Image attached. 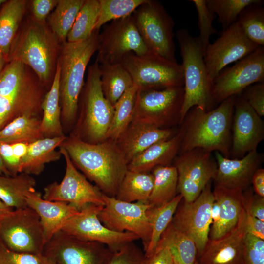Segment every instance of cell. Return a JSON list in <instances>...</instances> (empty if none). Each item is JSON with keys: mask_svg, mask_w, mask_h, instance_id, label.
<instances>
[{"mask_svg": "<svg viewBox=\"0 0 264 264\" xmlns=\"http://www.w3.org/2000/svg\"><path fill=\"white\" fill-rule=\"evenodd\" d=\"M174 159L178 174L177 191L185 203L194 201L207 183L214 179L217 165L211 153L195 148L179 154Z\"/></svg>", "mask_w": 264, "mask_h": 264, "instance_id": "obj_13", "label": "cell"}, {"mask_svg": "<svg viewBox=\"0 0 264 264\" xmlns=\"http://www.w3.org/2000/svg\"><path fill=\"white\" fill-rule=\"evenodd\" d=\"M66 136L44 138L28 144L25 155L21 159L19 173L38 175L46 164L59 160L62 154L56 149L60 147Z\"/></svg>", "mask_w": 264, "mask_h": 264, "instance_id": "obj_27", "label": "cell"}, {"mask_svg": "<svg viewBox=\"0 0 264 264\" xmlns=\"http://www.w3.org/2000/svg\"><path fill=\"white\" fill-rule=\"evenodd\" d=\"M7 63L6 57L0 52V74Z\"/></svg>", "mask_w": 264, "mask_h": 264, "instance_id": "obj_60", "label": "cell"}, {"mask_svg": "<svg viewBox=\"0 0 264 264\" xmlns=\"http://www.w3.org/2000/svg\"><path fill=\"white\" fill-rule=\"evenodd\" d=\"M85 0H58L52 13L49 24L57 39L66 41L77 14Z\"/></svg>", "mask_w": 264, "mask_h": 264, "instance_id": "obj_39", "label": "cell"}, {"mask_svg": "<svg viewBox=\"0 0 264 264\" xmlns=\"http://www.w3.org/2000/svg\"><path fill=\"white\" fill-rule=\"evenodd\" d=\"M196 9L198 17L199 36L198 37L202 51L204 52L209 45L210 37L217 31L213 26L215 14L207 7L206 0H190Z\"/></svg>", "mask_w": 264, "mask_h": 264, "instance_id": "obj_45", "label": "cell"}, {"mask_svg": "<svg viewBox=\"0 0 264 264\" xmlns=\"http://www.w3.org/2000/svg\"><path fill=\"white\" fill-rule=\"evenodd\" d=\"M236 96L226 98L209 111L198 106L190 109L178 130L181 136L178 154L201 148L230 157L231 126Z\"/></svg>", "mask_w": 264, "mask_h": 264, "instance_id": "obj_2", "label": "cell"}, {"mask_svg": "<svg viewBox=\"0 0 264 264\" xmlns=\"http://www.w3.org/2000/svg\"><path fill=\"white\" fill-rule=\"evenodd\" d=\"M215 156L217 165L215 185L242 191L251 183L253 176L263 160V155L257 150L241 158H226L218 152H215Z\"/></svg>", "mask_w": 264, "mask_h": 264, "instance_id": "obj_22", "label": "cell"}, {"mask_svg": "<svg viewBox=\"0 0 264 264\" xmlns=\"http://www.w3.org/2000/svg\"><path fill=\"white\" fill-rule=\"evenodd\" d=\"M180 142L181 136L178 131L170 138L157 142L145 150L128 164V170L150 172L158 166H171L179 153Z\"/></svg>", "mask_w": 264, "mask_h": 264, "instance_id": "obj_26", "label": "cell"}, {"mask_svg": "<svg viewBox=\"0 0 264 264\" xmlns=\"http://www.w3.org/2000/svg\"><path fill=\"white\" fill-rule=\"evenodd\" d=\"M194 264H199L197 260H196Z\"/></svg>", "mask_w": 264, "mask_h": 264, "instance_id": "obj_62", "label": "cell"}, {"mask_svg": "<svg viewBox=\"0 0 264 264\" xmlns=\"http://www.w3.org/2000/svg\"><path fill=\"white\" fill-rule=\"evenodd\" d=\"M15 157L21 161L25 155L28 149V144L24 143H15L11 144Z\"/></svg>", "mask_w": 264, "mask_h": 264, "instance_id": "obj_56", "label": "cell"}, {"mask_svg": "<svg viewBox=\"0 0 264 264\" xmlns=\"http://www.w3.org/2000/svg\"><path fill=\"white\" fill-rule=\"evenodd\" d=\"M145 260L144 253L131 242L117 250H110L102 264H144Z\"/></svg>", "mask_w": 264, "mask_h": 264, "instance_id": "obj_46", "label": "cell"}, {"mask_svg": "<svg viewBox=\"0 0 264 264\" xmlns=\"http://www.w3.org/2000/svg\"><path fill=\"white\" fill-rule=\"evenodd\" d=\"M82 92L80 115L72 134L89 143L102 142L107 140L114 109L103 95L96 60L88 67Z\"/></svg>", "mask_w": 264, "mask_h": 264, "instance_id": "obj_5", "label": "cell"}, {"mask_svg": "<svg viewBox=\"0 0 264 264\" xmlns=\"http://www.w3.org/2000/svg\"><path fill=\"white\" fill-rule=\"evenodd\" d=\"M0 154L11 176L19 174L20 161L15 157L11 144L0 142Z\"/></svg>", "mask_w": 264, "mask_h": 264, "instance_id": "obj_52", "label": "cell"}, {"mask_svg": "<svg viewBox=\"0 0 264 264\" xmlns=\"http://www.w3.org/2000/svg\"><path fill=\"white\" fill-rule=\"evenodd\" d=\"M60 147L67 152L76 168L106 195L115 197L128 170V164L116 142L107 139L92 144L71 134Z\"/></svg>", "mask_w": 264, "mask_h": 264, "instance_id": "obj_1", "label": "cell"}, {"mask_svg": "<svg viewBox=\"0 0 264 264\" xmlns=\"http://www.w3.org/2000/svg\"><path fill=\"white\" fill-rule=\"evenodd\" d=\"M151 172L154 183L147 204L150 207L159 206L171 201L176 195L178 174L174 166H158Z\"/></svg>", "mask_w": 264, "mask_h": 264, "instance_id": "obj_35", "label": "cell"}, {"mask_svg": "<svg viewBox=\"0 0 264 264\" xmlns=\"http://www.w3.org/2000/svg\"><path fill=\"white\" fill-rule=\"evenodd\" d=\"M96 61L99 65L121 63L129 53L141 55L149 52L132 15L112 21L98 38Z\"/></svg>", "mask_w": 264, "mask_h": 264, "instance_id": "obj_11", "label": "cell"}, {"mask_svg": "<svg viewBox=\"0 0 264 264\" xmlns=\"http://www.w3.org/2000/svg\"><path fill=\"white\" fill-rule=\"evenodd\" d=\"M58 0H34L32 10L36 22L44 24L50 12L56 6Z\"/></svg>", "mask_w": 264, "mask_h": 264, "instance_id": "obj_51", "label": "cell"}, {"mask_svg": "<svg viewBox=\"0 0 264 264\" xmlns=\"http://www.w3.org/2000/svg\"><path fill=\"white\" fill-rule=\"evenodd\" d=\"M214 200L219 207V220L210 227L209 239H219L237 225L245 210L243 191L215 185L213 191Z\"/></svg>", "mask_w": 264, "mask_h": 264, "instance_id": "obj_24", "label": "cell"}, {"mask_svg": "<svg viewBox=\"0 0 264 264\" xmlns=\"http://www.w3.org/2000/svg\"><path fill=\"white\" fill-rule=\"evenodd\" d=\"M256 195L264 197V169L258 168L254 173L251 181Z\"/></svg>", "mask_w": 264, "mask_h": 264, "instance_id": "obj_55", "label": "cell"}, {"mask_svg": "<svg viewBox=\"0 0 264 264\" xmlns=\"http://www.w3.org/2000/svg\"><path fill=\"white\" fill-rule=\"evenodd\" d=\"M121 63L138 89L184 86L181 65L156 53L149 52L138 55L130 52Z\"/></svg>", "mask_w": 264, "mask_h": 264, "instance_id": "obj_7", "label": "cell"}, {"mask_svg": "<svg viewBox=\"0 0 264 264\" xmlns=\"http://www.w3.org/2000/svg\"><path fill=\"white\" fill-rule=\"evenodd\" d=\"M27 1L6 0L0 9V52L7 58L22 20L26 10Z\"/></svg>", "mask_w": 264, "mask_h": 264, "instance_id": "obj_29", "label": "cell"}, {"mask_svg": "<svg viewBox=\"0 0 264 264\" xmlns=\"http://www.w3.org/2000/svg\"><path fill=\"white\" fill-rule=\"evenodd\" d=\"M177 132L172 128L132 121L115 142L128 164L152 145L170 138Z\"/></svg>", "mask_w": 264, "mask_h": 264, "instance_id": "obj_23", "label": "cell"}, {"mask_svg": "<svg viewBox=\"0 0 264 264\" xmlns=\"http://www.w3.org/2000/svg\"><path fill=\"white\" fill-rule=\"evenodd\" d=\"M247 233L245 210L236 226L223 237L208 239L198 256L199 264H243V251Z\"/></svg>", "mask_w": 264, "mask_h": 264, "instance_id": "obj_21", "label": "cell"}, {"mask_svg": "<svg viewBox=\"0 0 264 264\" xmlns=\"http://www.w3.org/2000/svg\"><path fill=\"white\" fill-rule=\"evenodd\" d=\"M99 30L88 38L76 42H63L58 61L61 118L64 124L71 125L76 119L84 75L91 57L97 51Z\"/></svg>", "mask_w": 264, "mask_h": 264, "instance_id": "obj_3", "label": "cell"}, {"mask_svg": "<svg viewBox=\"0 0 264 264\" xmlns=\"http://www.w3.org/2000/svg\"><path fill=\"white\" fill-rule=\"evenodd\" d=\"M214 197L209 181L193 202L178 205L171 223L195 243L198 256L209 239L212 224L211 210Z\"/></svg>", "mask_w": 264, "mask_h": 264, "instance_id": "obj_16", "label": "cell"}, {"mask_svg": "<svg viewBox=\"0 0 264 264\" xmlns=\"http://www.w3.org/2000/svg\"><path fill=\"white\" fill-rule=\"evenodd\" d=\"M245 213L247 232L264 240V221Z\"/></svg>", "mask_w": 264, "mask_h": 264, "instance_id": "obj_54", "label": "cell"}, {"mask_svg": "<svg viewBox=\"0 0 264 264\" xmlns=\"http://www.w3.org/2000/svg\"><path fill=\"white\" fill-rule=\"evenodd\" d=\"M182 200V196L176 195L168 203L159 206L150 207L147 210V215L151 229V236L144 251L145 257L151 256L154 252L162 234L171 222Z\"/></svg>", "mask_w": 264, "mask_h": 264, "instance_id": "obj_37", "label": "cell"}, {"mask_svg": "<svg viewBox=\"0 0 264 264\" xmlns=\"http://www.w3.org/2000/svg\"><path fill=\"white\" fill-rule=\"evenodd\" d=\"M233 112L230 156L241 158L263 140L264 122L241 94L236 96Z\"/></svg>", "mask_w": 264, "mask_h": 264, "instance_id": "obj_20", "label": "cell"}, {"mask_svg": "<svg viewBox=\"0 0 264 264\" xmlns=\"http://www.w3.org/2000/svg\"><path fill=\"white\" fill-rule=\"evenodd\" d=\"M59 148L66 161L65 173L60 183L53 182L44 187L43 198L69 203L79 211L89 204L104 206L103 193L77 170L66 150Z\"/></svg>", "mask_w": 264, "mask_h": 264, "instance_id": "obj_12", "label": "cell"}, {"mask_svg": "<svg viewBox=\"0 0 264 264\" xmlns=\"http://www.w3.org/2000/svg\"><path fill=\"white\" fill-rule=\"evenodd\" d=\"M247 191L243 194L245 211L264 221V197L253 195L250 189Z\"/></svg>", "mask_w": 264, "mask_h": 264, "instance_id": "obj_50", "label": "cell"}, {"mask_svg": "<svg viewBox=\"0 0 264 264\" xmlns=\"http://www.w3.org/2000/svg\"><path fill=\"white\" fill-rule=\"evenodd\" d=\"M110 251L102 243L82 240L60 230L46 243L41 254L55 264H102Z\"/></svg>", "mask_w": 264, "mask_h": 264, "instance_id": "obj_19", "label": "cell"}, {"mask_svg": "<svg viewBox=\"0 0 264 264\" xmlns=\"http://www.w3.org/2000/svg\"><path fill=\"white\" fill-rule=\"evenodd\" d=\"M179 44L184 77V95L180 111L181 124L191 108L198 106L206 111L215 104L213 82L206 70L202 51L198 37H193L187 29H179L176 33Z\"/></svg>", "mask_w": 264, "mask_h": 264, "instance_id": "obj_4", "label": "cell"}, {"mask_svg": "<svg viewBox=\"0 0 264 264\" xmlns=\"http://www.w3.org/2000/svg\"><path fill=\"white\" fill-rule=\"evenodd\" d=\"M240 94L261 117L264 116V82L252 84Z\"/></svg>", "mask_w": 264, "mask_h": 264, "instance_id": "obj_48", "label": "cell"}, {"mask_svg": "<svg viewBox=\"0 0 264 264\" xmlns=\"http://www.w3.org/2000/svg\"><path fill=\"white\" fill-rule=\"evenodd\" d=\"M41 119L38 116L18 117L0 130V142L9 144L24 143L29 144L44 138L40 130Z\"/></svg>", "mask_w": 264, "mask_h": 264, "instance_id": "obj_34", "label": "cell"}, {"mask_svg": "<svg viewBox=\"0 0 264 264\" xmlns=\"http://www.w3.org/2000/svg\"><path fill=\"white\" fill-rule=\"evenodd\" d=\"M36 181L30 175L21 173L15 176L0 175V199L15 209L27 207V194L35 191Z\"/></svg>", "mask_w": 264, "mask_h": 264, "instance_id": "obj_30", "label": "cell"}, {"mask_svg": "<svg viewBox=\"0 0 264 264\" xmlns=\"http://www.w3.org/2000/svg\"><path fill=\"white\" fill-rule=\"evenodd\" d=\"M99 12V0H85L67 35L66 41L79 42L90 36L94 30Z\"/></svg>", "mask_w": 264, "mask_h": 264, "instance_id": "obj_41", "label": "cell"}, {"mask_svg": "<svg viewBox=\"0 0 264 264\" xmlns=\"http://www.w3.org/2000/svg\"><path fill=\"white\" fill-rule=\"evenodd\" d=\"M6 0H0V5L4 3Z\"/></svg>", "mask_w": 264, "mask_h": 264, "instance_id": "obj_61", "label": "cell"}, {"mask_svg": "<svg viewBox=\"0 0 264 264\" xmlns=\"http://www.w3.org/2000/svg\"><path fill=\"white\" fill-rule=\"evenodd\" d=\"M158 244L168 246L174 264H194L197 260V249L195 243L171 222L162 234Z\"/></svg>", "mask_w": 264, "mask_h": 264, "instance_id": "obj_36", "label": "cell"}, {"mask_svg": "<svg viewBox=\"0 0 264 264\" xmlns=\"http://www.w3.org/2000/svg\"><path fill=\"white\" fill-rule=\"evenodd\" d=\"M102 206L88 205L68 219L61 230L82 240L102 243L111 251L139 239L133 233L114 231L105 226L98 217Z\"/></svg>", "mask_w": 264, "mask_h": 264, "instance_id": "obj_17", "label": "cell"}, {"mask_svg": "<svg viewBox=\"0 0 264 264\" xmlns=\"http://www.w3.org/2000/svg\"><path fill=\"white\" fill-rule=\"evenodd\" d=\"M154 183L151 172L127 170L118 189L115 198L127 202L147 204Z\"/></svg>", "mask_w": 264, "mask_h": 264, "instance_id": "obj_32", "label": "cell"}, {"mask_svg": "<svg viewBox=\"0 0 264 264\" xmlns=\"http://www.w3.org/2000/svg\"><path fill=\"white\" fill-rule=\"evenodd\" d=\"M103 200L104 205L98 214L102 223L114 231L130 232L136 235L142 240L144 251L151 236V229L147 215L150 206L139 202L121 201L104 193Z\"/></svg>", "mask_w": 264, "mask_h": 264, "instance_id": "obj_14", "label": "cell"}, {"mask_svg": "<svg viewBox=\"0 0 264 264\" xmlns=\"http://www.w3.org/2000/svg\"><path fill=\"white\" fill-rule=\"evenodd\" d=\"M55 36L44 24L35 22L17 36L7 63L17 60L30 66L43 82L50 78L56 52Z\"/></svg>", "mask_w": 264, "mask_h": 264, "instance_id": "obj_6", "label": "cell"}, {"mask_svg": "<svg viewBox=\"0 0 264 264\" xmlns=\"http://www.w3.org/2000/svg\"><path fill=\"white\" fill-rule=\"evenodd\" d=\"M173 264H174L173 263Z\"/></svg>", "mask_w": 264, "mask_h": 264, "instance_id": "obj_63", "label": "cell"}, {"mask_svg": "<svg viewBox=\"0 0 264 264\" xmlns=\"http://www.w3.org/2000/svg\"><path fill=\"white\" fill-rule=\"evenodd\" d=\"M184 95V86L138 89L132 121L164 129L176 123L179 124Z\"/></svg>", "mask_w": 264, "mask_h": 264, "instance_id": "obj_9", "label": "cell"}, {"mask_svg": "<svg viewBox=\"0 0 264 264\" xmlns=\"http://www.w3.org/2000/svg\"><path fill=\"white\" fill-rule=\"evenodd\" d=\"M60 68L57 62L51 87L41 103L43 112L40 125L44 138H52L65 135L61 123V109L60 103Z\"/></svg>", "mask_w": 264, "mask_h": 264, "instance_id": "obj_28", "label": "cell"}, {"mask_svg": "<svg viewBox=\"0 0 264 264\" xmlns=\"http://www.w3.org/2000/svg\"><path fill=\"white\" fill-rule=\"evenodd\" d=\"M100 82L105 98L113 107L122 95L134 85L121 63L99 65Z\"/></svg>", "mask_w": 264, "mask_h": 264, "instance_id": "obj_31", "label": "cell"}, {"mask_svg": "<svg viewBox=\"0 0 264 264\" xmlns=\"http://www.w3.org/2000/svg\"><path fill=\"white\" fill-rule=\"evenodd\" d=\"M208 8L218 17L223 31L237 22L241 12L253 5L262 4V0H206Z\"/></svg>", "mask_w": 264, "mask_h": 264, "instance_id": "obj_42", "label": "cell"}, {"mask_svg": "<svg viewBox=\"0 0 264 264\" xmlns=\"http://www.w3.org/2000/svg\"><path fill=\"white\" fill-rule=\"evenodd\" d=\"M42 264H55L51 258L43 254L39 255Z\"/></svg>", "mask_w": 264, "mask_h": 264, "instance_id": "obj_58", "label": "cell"}, {"mask_svg": "<svg viewBox=\"0 0 264 264\" xmlns=\"http://www.w3.org/2000/svg\"><path fill=\"white\" fill-rule=\"evenodd\" d=\"M146 0H99V12L94 30L107 22L132 14Z\"/></svg>", "mask_w": 264, "mask_h": 264, "instance_id": "obj_44", "label": "cell"}, {"mask_svg": "<svg viewBox=\"0 0 264 264\" xmlns=\"http://www.w3.org/2000/svg\"><path fill=\"white\" fill-rule=\"evenodd\" d=\"M0 175L11 176L10 173L5 167L0 154Z\"/></svg>", "mask_w": 264, "mask_h": 264, "instance_id": "obj_59", "label": "cell"}, {"mask_svg": "<svg viewBox=\"0 0 264 264\" xmlns=\"http://www.w3.org/2000/svg\"><path fill=\"white\" fill-rule=\"evenodd\" d=\"M38 95L17 98L0 96V130L14 119L23 115L37 116L41 103Z\"/></svg>", "mask_w": 264, "mask_h": 264, "instance_id": "obj_38", "label": "cell"}, {"mask_svg": "<svg viewBox=\"0 0 264 264\" xmlns=\"http://www.w3.org/2000/svg\"><path fill=\"white\" fill-rule=\"evenodd\" d=\"M24 65L17 60L6 63L0 74V96L17 98L37 92L26 80Z\"/></svg>", "mask_w": 264, "mask_h": 264, "instance_id": "obj_33", "label": "cell"}, {"mask_svg": "<svg viewBox=\"0 0 264 264\" xmlns=\"http://www.w3.org/2000/svg\"><path fill=\"white\" fill-rule=\"evenodd\" d=\"M26 202L27 206L34 210L40 218L45 243L61 230L68 219L80 211L69 203L44 199L36 190L27 194Z\"/></svg>", "mask_w": 264, "mask_h": 264, "instance_id": "obj_25", "label": "cell"}, {"mask_svg": "<svg viewBox=\"0 0 264 264\" xmlns=\"http://www.w3.org/2000/svg\"><path fill=\"white\" fill-rule=\"evenodd\" d=\"M243 264H264V240L247 232L244 240Z\"/></svg>", "mask_w": 264, "mask_h": 264, "instance_id": "obj_47", "label": "cell"}, {"mask_svg": "<svg viewBox=\"0 0 264 264\" xmlns=\"http://www.w3.org/2000/svg\"><path fill=\"white\" fill-rule=\"evenodd\" d=\"M144 44L152 52L176 61L174 21L158 1L146 0L132 14Z\"/></svg>", "mask_w": 264, "mask_h": 264, "instance_id": "obj_8", "label": "cell"}, {"mask_svg": "<svg viewBox=\"0 0 264 264\" xmlns=\"http://www.w3.org/2000/svg\"><path fill=\"white\" fill-rule=\"evenodd\" d=\"M0 264H42L39 256L8 249L0 240Z\"/></svg>", "mask_w": 264, "mask_h": 264, "instance_id": "obj_49", "label": "cell"}, {"mask_svg": "<svg viewBox=\"0 0 264 264\" xmlns=\"http://www.w3.org/2000/svg\"><path fill=\"white\" fill-rule=\"evenodd\" d=\"M137 90V87L133 85L122 95L114 106L107 139L116 142L132 122Z\"/></svg>", "mask_w": 264, "mask_h": 264, "instance_id": "obj_40", "label": "cell"}, {"mask_svg": "<svg viewBox=\"0 0 264 264\" xmlns=\"http://www.w3.org/2000/svg\"><path fill=\"white\" fill-rule=\"evenodd\" d=\"M13 210L12 208L7 206L0 199V220L9 215Z\"/></svg>", "mask_w": 264, "mask_h": 264, "instance_id": "obj_57", "label": "cell"}, {"mask_svg": "<svg viewBox=\"0 0 264 264\" xmlns=\"http://www.w3.org/2000/svg\"><path fill=\"white\" fill-rule=\"evenodd\" d=\"M169 248L166 245L158 244L154 252L145 257L144 264H173Z\"/></svg>", "mask_w": 264, "mask_h": 264, "instance_id": "obj_53", "label": "cell"}, {"mask_svg": "<svg viewBox=\"0 0 264 264\" xmlns=\"http://www.w3.org/2000/svg\"><path fill=\"white\" fill-rule=\"evenodd\" d=\"M264 82V47L254 51L223 69L213 82V97L215 103L241 93L249 86Z\"/></svg>", "mask_w": 264, "mask_h": 264, "instance_id": "obj_15", "label": "cell"}, {"mask_svg": "<svg viewBox=\"0 0 264 264\" xmlns=\"http://www.w3.org/2000/svg\"><path fill=\"white\" fill-rule=\"evenodd\" d=\"M259 46L245 35L236 22L209 44L203 54L208 77L211 82L228 65L254 51Z\"/></svg>", "mask_w": 264, "mask_h": 264, "instance_id": "obj_18", "label": "cell"}, {"mask_svg": "<svg viewBox=\"0 0 264 264\" xmlns=\"http://www.w3.org/2000/svg\"><path fill=\"white\" fill-rule=\"evenodd\" d=\"M237 22L250 41L258 46H264V8L262 4L245 8Z\"/></svg>", "mask_w": 264, "mask_h": 264, "instance_id": "obj_43", "label": "cell"}, {"mask_svg": "<svg viewBox=\"0 0 264 264\" xmlns=\"http://www.w3.org/2000/svg\"><path fill=\"white\" fill-rule=\"evenodd\" d=\"M0 240L13 251L36 255L42 254L46 243L40 218L28 206L0 220Z\"/></svg>", "mask_w": 264, "mask_h": 264, "instance_id": "obj_10", "label": "cell"}]
</instances>
